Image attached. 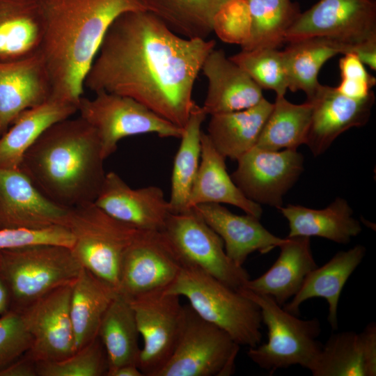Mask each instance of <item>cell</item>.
Masks as SVG:
<instances>
[{"label":"cell","instance_id":"d590c367","mask_svg":"<svg viewBox=\"0 0 376 376\" xmlns=\"http://www.w3.org/2000/svg\"><path fill=\"white\" fill-rule=\"evenodd\" d=\"M251 16V32L242 50L277 49L285 42L287 31L300 15L291 0H246Z\"/></svg>","mask_w":376,"mask_h":376},{"label":"cell","instance_id":"8fae6325","mask_svg":"<svg viewBox=\"0 0 376 376\" xmlns=\"http://www.w3.org/2000/svg\"><path fill=\"white\" fill-rule=\"evenodd\" d=\"M323 37L353 48L376 38L373 0H320L300 13L286 33L285 42Z\"/></svg>","mask_w":376,"mask_h":376},{"label":"cell","instance_id":"484cf974","mask_svg":"<svg viewBox=\"0 0 376 376\" xmlns=\"http://www.w3.org/2000/svg\"><path fill=\"white\" fill-rule=\"evenodd\" d=\"M225 159L206 133L202 132L201 161L191 190L189 207L205 203L229 204L260 219L263 214L260 205L242 194L228 175Z\"/></svg>","mask_w":376,"mask_h":376},{"label":"cell","instance_id":"9c48e42d","mask_svg":"<svg viewBox=\"0 0 376 376\" xmlns=\"http://www.w3.org/2000/svg\"><path fill=\"white\" fill-rule=\"evenodd\" d=\"M182 331L171 357L157 376H229L240 347L217 326L188 305Z\"/></svg>","mask_w":376,"mask_h":376},{"label":"cell","instance_id":"4fadbf2b","mask_svg":"<svg viewBox=\"0 0 376 376\" xmlns=\"http://www.w3.org/2000/svg\"><path fill=\"white\" fill-rule=\"evenodd\" d=\"M182 266L178 253L163 231L141 230L123 255L117 292L132 299L165 290Z\"/></svg>","mask_w":376,"mask_h":376},{"label":"cell","instance_id":"7402d4cb","mask_svg":"<svg viewBox=\"0 0 376 376\" xmlns=\"http://www.w3.org/2000/svg\"><path fill=\"white\" fill-rule=\"evenodd\" d=\"M313 376L376 375V324L333 334L308 368Z\"/></svg>","mask_w":376,"mask_h":376},{"label":"cell","instance_id":"d6a6232c","mask_svg":"<svg viewBox=\"0 0 376 376\" xmlns=\"http://www.w3.org/2000/svg\"><path fill=\"white\" fill-rule=\"evenodd\" d=\"M206 116L201 107L196 104L183 127L171 179L169 203L171 213H180L189 209V198L201 156V125Z\"/></svg>","mask_w":376,"mask_h":376},{"label":"cell","instance_id":"7bdbcfd3","mask_svg":"<svg viewBox=\"0 0 376 376\" xmlns=\"http://www.w3.org/2000/svg\"><path fill=\"white\" fill-rule=\"evenodd\" d=\"M0 376H38L37 362L26 352L1 370Z\"/></svg>","mask_w":376,"mask_h":376},{"label":"cell","instance_id":"e0dca14e","mask_svg":"<svg viewBox=\"0 0 376 376\" xmlns=\"http://www.w3.org/2000/svg\"><path fill=\"white\" fill-rule=\"evenodd\" d=\"M94 203L112 217L140 230L162 231L171 213L160 187L133 189L112 171L106 173Z\"/></svg>","mask_w":376,"mask_h":376},{"label":"cell","instance_id":"6da1fadb","mask_svg":"<svg viewBox=\"0 0 376 376\" xmlns=\"http://www.w3.org/2000/svg\"><path fill=\"white\" fill-rule=\"evenodd\" d=\"M215 45L179 36L147 10L125 12L106 33L84 86L131 97L183 128L197 104L195 81Z\"/></svg>","mask_w":376,"mask_h":376},{"label":"cell","instance_id":"ba28073f","mask_svg":"<svg viewBox=\"0 0 376 376\" xmlns=\"http://www.w3.org/2000/svg\"><path fill=\"white\" fill-rule=\"evenodd\" d=\"M77 112L95 130L105 159L125 137L156 134L161 138L180 139L183 130L136 100L105 91L95 93L92 99L81 97Z\"/></svg>","mask_w":376,"mask_h":376},{"label":"cell","instance_id":"bcb514c9","mask_svg":"<svg viewBox=\"0 0 376 376\" xmlns=\"http://www.w3.org/2000/svg\"><path fill=\"white\" fill-rule=\"evenodd\" d=\"M107 376H143V375L136 365L128 364L110 370Z\"/></svg>","mask_w":376,"mask_h":376},{"label":"cell","instance_id":"52a82bcc","mask_svg":"<svg viewBox=\"0 0 376 376\" xmlns=\"http://www.w3.org/2000/svg\"><path fill=\"white\" fill-rule=\"evenodd\" d=\"M81 265L118 290L123 255L141 231L107 214L94 203L70 209L66 226Z\"/></svg>","mask_w":376,"mask_h":376},{"label":"cell","instance_id":"d4e9b609","mask_svg":"<svg viewBox=\"0 0 376 376\" xmlns=\"http://www.w3.org/2000/svg\"><path fill=\"white\" fill-rule=\"evenodd\" d=\"M366 249L357 244L336 253L322 267H317L305 278L298 292L283 306L288 312L299 315L300 306L314 297L324 298L328 304L327 320L333 329H338V306L344 285L362 262Z\"/></svg>","mask_w":376,"mask_h":376},{"label":"cell","instance_id":"2e32d148","mask_svg":"<svg viewBox=\"0 0 376 376\" xmlns=\"http://www.w3.org/2000/svg\"><path fill=\"white\" fill-rule=\"evenodd\" d=\"M69 211L45 197L19 168L0 167V228L66 227Z\"/></svg>","mask_w":376,"mask_h":376},{"label":"cell","instance_id":"5bb4252c","mask_svg":"<svg viewBox=\"0 0 376 376\" xmlns=\"http://www.w3.org/2000/svg\"><path fill=\"white\" fill-rule=\"evenodd\" d=\"M237 162L231 178L242 194L254 203L278 209L304 170V157L296 149L269 150L255 146Z\"/></svg>","mask_w":376,"mask_h":376},{"label":"cell","instance_id":"f6af8a7d","mask_svg":"<svg viewBox=\"0 0 376 376\" xmlns=\"http://www.w3.org/2000/svg\"><path fill=\"white\" fill-rule=\"evenodd\" d=\"M351 53L357 55L360 61L373 70L376 69V38L359 44Z\"/></svg>","mask_w":376,"mask_h":376},{"label":"cell","instance_id":"f35d334b","mask_svg":"<svg viewBox=\"0 0 376 376\" xmlns=\"http://www.w3.org/2000/svg\"><path fill=\"white\" fill-rule=\"evenodd\" d=\"M213 31L225 42L244 45L251 32L246 0H228L225 3L214 17Z\"/></svg>","mask_w":376,"mask_h":376},{"label":"cell","instance_id":"3957f363","mask_svg":"<svg viewBox=\"0 0 376 376\" xmlns=\"http://www.w3.org/2000/svg\"><path fill=\"white\" fill-rule=\"evenodd\" d=\"M104 160L95 130L79 116L48 128L25 152L19 169L49 200L72 209L95 202Z\"/></svg>","mask_w":376,"mask_h":376},{"label":"cell","instance_id":"603a6c76","mask_svg":"<svg viewBox=\"0 0 376 376\" xmlns=\"http://www.w3.org/2000/svg\"><path fill=\"white\" fill-rule=\"evenodd\" d=\"M45 33L42 0H0V63L40 53Z\"/></svg>","mask_w":376,"mask_h":376},{"label":"cell","instance_id":"f1b7e54d","mask_svg":"<svg viewBox=\"0 0 376 376\" xmlns=\"http://www.w3.org/2000/svg\"><path fill=\"white\" fill-rule=\"evenodd\" d=\"M272 107L264 97L249 109L212 115L206 134L222 156L237 161L256 146Z\"/></svg>","mask_w":376,"mask_h":376},{"label":"cell","instance_id":"9a60e30c","mask_svg":"<svg viewBox=\"0 0 376 376\" xmlns=\"http://www.w3.org/2000/svg\"><path fill=\"white\" fill-rule=\"evenodd\" d=\"M73 282L54 289L19 312L32 338L26 352L36 362L58 361L75 352L70 313Z\"/></svg>","mask_w":376,"mask_h":376},{"label":"cell","instance_id":"836d02e7","mask_svg":"<svg viewBox=\"0 0 376 376\" xmlns=\"http://www.w3.org/2000/svg\"><path fill=\"white\" fill-rule=\"evenodd\" d=\"M228 0H141L171 31L185 38L207 39L214 17Z\"/></svg>","mask_w":376,"mask_h":376},{"label":"cell","instance_id":"d6986e66","mask_svg":"<svg viewBox=\"0 0 376 376\" xmlns=\"http://www.w3.org/2000/svg\"><path fill=\"white\" fill-rule=\"evenodd\" d=\"M51 95V82L40 53L0 63V136L21 113Z\"/></svg>","mask_w":376,"mask_h":376},{"label":"cell","instance_id":"74e56055","mask_svg":"<svg viewBox=\"0 0 376 376\" xmlns=\"http://www.w3.org/2000/svg\"><path fill=\"white\" fill-rule=\"evenodd\" d=\"M37 370L38 376H107L109 361L97 336L65 359L37 362Z\"/></svg>","mask_w":376,"mask_h":376},{"label":"cell","instance_id":"f546056e","mask_svg":"<svg viewBox=\"0 0 376 376\" xmlns=\"http://www.w3.org/2000/svg\"><path fill=\"white\" fill-rule=\"evenodd\" d=\"M117 292L109 283L81 269L72 284L70 305L75 351L98 336L103 315Z\"/></svg>","mask_w":376,"mask_h":376},{"label":"cell","instance_id":"ee69618b","mask_svg":"<svg viewBox=\"0 0 376 376\" xmlns=\"http://www.w3.org/2000/svg\"><path fill=\"white\" fill-rule=\"evenodd\" d=\"M372 84L364 81L341 79L340 84L336 87L337 91L347 97L354 100H363L369 96Z\"/></svg>","mask_w":376,"mask_h":376},{"label":"cell","instance_id":"30bf717a","mask_svg":"<svg viewBox=\"0 0 376 376\" xmlns=\"http://www.w3.org/2000/svg\"><path fill=\"white\" fill-rule=\"evenodd\" d=\"M162 231L183 265L197 267L237 290L250 279L243 266L229 258L221 238L194 208L171 213Z\"/></svg>","mask_w":376,"mask_h":376},{"label":"cell","instance_id":"ab89813d","mask_svg":"<svg viewBox=\"0 0 376 376\" xmlns=\"http://www.w3.org/2000/svg\"><path fill=\"white\" fill-rule=\"evenodd\" d=\"M31 343L20 313L9 310L0 315V371L29 351Z\"/></svg>","mask_w":376,"mask_h":376},{"label":"cell","instance_id":"cb8c5ba5","mask_svg":"<svg viewBox=\"0 0 376 376\" xmlns=\"http://www.w3.org/2000/svg\"><path fill=\"white\" fill-rule=\"evenodd\" d=\"M280 254L260 276L249 279L242 288L267 295L283 306L299 290L306 276L318 265L308 237H285L279 246Z\"/></svg>","mask_w":376,"mask_h":376},{"label":"cell","instance_id":"277c9868","mask_svg":"<svg viewBox=\"0 0 376 376\" xmlns=\"http://www.w3.org/2000/svg\"><path fill=\"white\" fill-rule=\"evenodd\" d=\"M164 291L183 296L203 320L226 331L239 345L253 347L262 339L259 306L239 290L189 265H183Z\"/></svg>","mask_w":376,"mask_h":376},{"label":"cell","instance_id":"60d3db41","mask_svg":"<svg viewBox=\"0 0 376 376\" xmlns=\"http://www.w3.org/2000/svg\"><path fill=\"white\" fill-rule=\"evenodd\" d=\"M73 237L67 227L45 229L0 228V250L35 244H56L72 247Z\"/></svg>","mask_w":376,"mask_h":376},{"label":"cell","instance_id":"4316f807","mask_svg":"<svg viewBox=\"0 0 376 376\" xmlns=\"http://www.w3.org/2000/svg\"><path fill=\"white\" fill-rule=\"evenodd\" d=\"M77 112V105L51 97L21 113L0 136V167L19 168L24 154L42 134Z\"/></svg>","mask_w":376,"mask_h":376},{"label":"cell","instance_id":"ffe728a7","mask_svg":"<svg viewBox=\"0 0 376 376\" xmlns=\"http://www.w3.org/2000/svg\"><path fill=\"white\" fill-rule=\"evenodd\" d=\"M201 71L208 84L201 106L207 116L246 109L264 98L262 89L222 49L209 53Z\"/></svg>","mask_w":376,"mask_h":376},{"label":"cell","instance_id":"7c38bea8","mask_svg":"<svg viewBox=\"0 0 376 376\" xmlns=\"http://www.w3.org/2000/svg\"><path fill=\"white\" fill-rule=\"evenodd\" d=\"M129 300L143 340L138 367L143 376H157L178 345L185 322V306L180 296L164 290Z\"/></svg>","mask_w":376,"mask_h":376},{"label":"cell","instance_id":"8d00e7d4","mask_svg":"<svg viewBox=\"0 0 376 376\" xmlns=\"http://www.w3.org/2000/svg\"><path fill=\"white\" fill-rule=\"evenodd\" d=\"M229 58L261 89L272 90L276 96H285L288 79L281 51L276 48L242 49Z\"/></svg>","mask_w":376,"mask_h":376},{"label":"cell","instance_id":"83f0119b","mask_svg":"<svg viewBox=\"0 0 376 376\" xmlns=\"http://www.w3.org/2000/svg\"><path fill=\"white\" fill-rule=\"evenodd\" d=\"M289 226L288 237H320L338 244H347L362 230L347 201L336 198L323 209L288 204L279 208Z\"/></svg>","mask_w":376,"mask_h":376},{"label":"cell","instance_id":"1f68e13d","mask_svg":"<svg viewBox=\"0 0 376 376\" xmlns=\"http://www.w3.org/2000/svg\"><path fill=\"white\" fill-rule=\"evenodd\" d=\"M139 336L130 300L117 292L105 311L98 330V336L107 355L108 373L124 365L138 366Z\"/></svg>","mask_w":376,"mask_h":376},{"label":"cell","instance_id":"5b68a950","mask_svg":"<svg viewBox=\"0 0 376 376\" xmlns=\"http://www.w3.org/2000/svg\"><path fill=\"white\" fill-rule=\"evenodd\" d=\"M82 268L65 246L35 244L0 250V276L8 292L10 310L17 312L73 282Z\"/></svg>","mask_w":376,"mask_h":376},{"label":"cell","instance_id":"4dcf8cb0","mask_svg":"<svg viewBox=\"0 0 376 376\" xmlns=\"http://www.w3.org/2000/svg\"><path fill=\"white\" fill-rule=\"evenodd\" d=\"M347 47L323 37H313L289 42L282 51L288 88L302 91L307 100L315 95L320 83L318 77L327 61L339 54H347Z\"/></svg>","mask_w":376,"mask_h":376},{"label":"cell","instance_id":"44dd1931","mask_svg":"<svg viewBox=\"0 0 376 376\" xmlns=\"http://www.w3.org/2000/svg\"><path fill=\"white\" fill-rule=\"evenodd\" d=\"M193 208L221 238L227 256L237 265L242 266L251 253H267L285 240L267 230L259 219L235 214L221 204H200Z\"/></svg>","mask_w":376,"mask_h":376},{"label":"cell","instance_id":"7a4b0ae2","mask_svg":"<svg viewBox=\"0 0 376 376\" xmlns=\"http://www.w3.org/2000/svg\"><path fill=\"white\" fill-rule=\"evenodd\" d=\"M45 33L41 56L51 97L78 105L85 77L106 33L121 14L146 10L141 0H42Z\"/></svg>","mask_w":376,"mask_h":376},{"label":"cell","instance_id":"e575fe53","mask_svg":"<svg viewBox=\"0 0 376 376\" xmlns=\"http://www.w3.org/2000/svg\"><path fill=\"white\" fill-rule=\"evenodd\" d=\"M311 102L296 104L276 96L256 146L269 150L296 149L305 144L310 128Z\"/></svg>","mask_w":376,"mask_h":376},{"label":"cell","instance_id":"b9f144b4","mask_svg":"<svg viewBox=\"0 0 376 376\" xmlns=\"http://www.w3.org/2000/svg\"><path fill=\"white\" fill-rule=\"evenodd\" d=\"M341 79L364 81L373 86L376 84V79L369 74L356 54L347 53L339 61Z\"/></svg>","mask_w":376,"mask_h":376},{"label":"cell","instance_id":"8992f818","mask_svg":"<svg viewBox=\"0 0 376 376\" xmlns=\"http://www.w3.org/2000/svg\"><path fill=\"white\" fill-rule=\"evenodd\" d=\"M239 291L259 306L262 322L268 330L267 342L249 347V358L270 373L294 365L308 369L322 346L318 340L321 331L319 320L300 319L269 296L244 288Z\"/></svg>","mask_w":376,"mask_h":376},{"label":"cell","instance_id":"7dc6e473","mask_svg":"<svg viewBox=\"0 0 376 376\" xmlns=\"http://www.w3.org/2000/svg\"><path fill=\"white\" fill-rule=\"evenodd\" d=\"M10 310V299L7 289L0 276V315Z\"/></svg>","mask_w":376,"mask_h":376},{"label":"cell","instance_id":"ac0fdd59","mask_svg":"<svg viewBox=\"0 0 376 376\" xmlns=\"http://www.w3.org/2000/svg\"><path fill=\"white\" fill-rule=\"evenodd\" d=\"M307 101L313 106L305 144L314 156L324 152L342 133L367 123L375 102L374 93L363 100L346 97L336 87L320 84Z\"/></svg>","mask_w":376,"mask_h":376}]
</instances>
